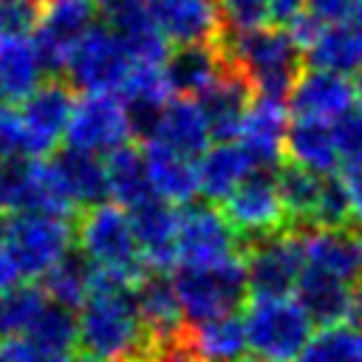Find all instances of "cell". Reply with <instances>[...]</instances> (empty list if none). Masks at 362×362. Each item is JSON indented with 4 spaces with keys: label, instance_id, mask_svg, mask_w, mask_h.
<instances>
[{
    "label": "cell",
    "instance_id": "cell-1",
    "mask_svg": "<svg viewBox=\"0 0 362 362\" xmlns=\"http://www.w3.org/2000/svg\"><path fill=\"white\" fill-rule=\"evenodd\" d=\"M79 348L90 359L141 362L153 345L133 288L96 280L79 314Z\"/></svg>",
    "mask_w": 362,
    "mask_h": 362
},
{
    "label": "cell",
    "instance_id": "cell-2",
    "mask_svg": "<svg viewBox=\"0 0 362 362\" xmlns=\"http://www.w3.org/2000/svg\"><path fill=\"white\" fill-rule=\"evenodd\" d=\"M79 255L93 266L96 280L136 288L147 272H153L139 246L130 212L116 201L88 206L76 223Z\"/></svg>",
    "mask_w": 362,
    "mask_h": 362
},
{
    "label": "cell",
    "instance_id": "cell-3",
    "mask_svg": "<svg viewBox=\"0 0 362 362\" xmlns=\"http://www.w3.org/2000/svg\"><path fill=\"white\" fill-rule=\"evenodd\" d=\"M223 57L240 68L255 85L257 96L288 102L294 82L303 74V48L288 28H255L221 37Z\"/></svg>",
    "mask_w": 362,
    "mask_h": 362
},
{
    "label": "cell",
    "instance_id": "cell-4",
    "mask_svg": "<svg viewBox=\"0 0 362 362\" xmlns=\"http://www.w3.org/2000/svg\"><path fill=\"white\" fill-rule=\"evenodd\" d=\"M173 286L184 317L192 322L235 314L252 294L243 252L206 266H175Z\"/></svg>",
    "mask_w": 362,
    "mask_h": 362
},
{
    "label": "cell",
    "instance_id": "cell-5",
    "mask_svg": "<svg viewBox=\"0 0 362 362\" xmlns=\"http://www.w3.org/2000/svg\"><path fill=\"white\" fill-rule=\"evenodd\" d=\"M249 351L269 362H297L308 345L314 320L303 303L291 294L283 297H252L243 314Z\"/></svg>",
    "mask_w": 362,
    "mask_h": 362
},
{
    "label": "cell",
    "instance_id": "cell-6",
    "mask_svg": "<svg viewBox=\"0 0 362 362\" xmlns=\"http://www.w3.org/2000/svg\"><path fill=\"white\" fill-rule=\"evenodd\" d=\"M133 59L110 23H96L68 59V82L82 93H119Z\"/></svg>",
    "mask_w": 362,
    "mask_h": 362
},
{
    "label": "cell",
    "instance_id": "cell-7",
    "mask_svg": "<svg viewBox=\"0 0 362 362\" xmlns=\"http://www.w3.org/2000/svg\"><path fill=\"white\" fill-rule=\"evenodd\" d=\"M133 133V113L119 93H82V99H76L74 105L65 144L71 150L107 156L127 144Z\"/></svg>",
    "mask_w": 362,
    "mask_h": 362
},
{
    "label": "cell",
    "instance_id": "cell-8",
    "mask_svg": "<svg viewBox=\"0 0 362 362\" xmlns=\"http://www.w3.org/2000/svg\"><path fill=\"white\" fill-rule=\"evenodd\" d=\"M76 232L71 218L45 215V212H23L14 215L6 232V246L17 257L25 277H45L62 257L71 255Z\"/></svg>",
    "mask_w": 362,
    "mask_h": 362
},
{
    "label": "cell",
    "instance_id": "cell-9",
    "mask_svg": "<svg viewBox=\"0 0 362 362\" xmlns=\"http://www.w3.org/2000/svg\"><path fill=\"white\" fill-rule=\"evenodd\" d=\"M68 79L51 76L45 79L23 105L17 107L20 130H23V156L28 158H48L54 147L65 139L76 96Z\"/></svg>",
    "mask_w": 362,
    "mask_h": 362
},
{
    "label": "cell",
    "instance_id": "cell-10",
    "mask_svg": "<svg viewBox=\"0 0 362 362\" xmlns=\"http://www.w3.org/2000/svg\"><path fill=\"white\" fill-rule=\"evenodd\" d=\"M223 215L240 235L243 246L291 229L277 175H269L266 170H257L238 184V189L223 201Z\"/></svg>",
    "mask_w": 362,
    "mask_h": 362
},
{
    "label": "cell",
    "instance_id": "cell-11",
    "mask_svg": "<svg viewBox=\"0 0 362 362\" xmlns=\"http://www.w3.org/2000/svg\"><path fill=\"white\" fill-rule=\"evenodd\" d=\"M252 297H283L297 291L305 272V252L300 229H283L272 238L243 246Z\"/></svg>",
    "mask_w": 362,
    "mask_h": 362
},
{
    "label": "cell",
    "instance_id": "cell-12",
    "mask_svg": "<svg viewBox=\"0 0 362 362\" xmlns=\"http://www.w3.org/2000/svg\"><path fill=\"white\" fill-rule=\"evenodd\" d=\"M240 252V235L215 204H187L178 209L175 266H206Z\"/></svg>",
    "mask_w": 362,
    "mask_h": 362
},
{
    "label": "cell",
    "instance_id": "cell-13",
    "mask_svg": "<svg viewBox=\"0 0 362 362\" xmlns=\"http://www.w3.org/2000/svg\"><path fill=\"white\" fill-rule=\"evenodd\" d=\"M96 0H51L45 6L42 20L31 37L45 71L59 74L68 68L74 48L96 25Z\"/></svg>",
    "mask_w": 362,
    "mask_h": 362
},
{
    "label": "cell",
    "instance_id": "cell-14",
    "mask_svg": "<svg viewBox=\"0 0 362 362\" xmlns=\"http://www.w3.org/2000/svg\"><path fill=\"white\" fill-rule=\"evenodd\" d=\"M356 88L348 76L308 68L300 74L288 93V113L291 119H311V122H339L354 110Z\"/></svg>",
    "mask_w": 362,
    "mask_h": 362
},
{
    "label": "cell",
    "instance_id": "cell-15",
    "mask_svg": "<svg viewBox=\"0 0 362 362\" xmlns=\"http://www.w3.org/2000/svg\"><path fill=\"white\" fill-rule=\"evenodd\" d=\"M144 141H161L184 156H204L209 150L212 124L198 96H173L161 105V110L153 116Z\"/></svg>",
    "mask_w": 362,
    "mask_h": 362
},
{
    "label": "cell",
    "instance_id": "cell-16",
    "mask_svg": "<svg viewBox=\"0 0 362 362\" xmlns=\"http://www.w3.org/2000/svg\"><path fill=\"white\" fill-rule=\"evenodd\" d=\"M305 266L328 272L345 283L362 280V226H303Z\"/></svg>",
    "mask_w": 362,
    "mask_h": 362
},
{
    "label": "cell",
    "instance_id": "cell-17",
    "mask_svg": "<svg viewBox=\"0 0 362 362\" xmlns=\"http://www.w3.org/2000/svg\"><path fill=\"white\" fill-rule=\"evenodd\" d=\"M286 136H288V107L283 99L255 96L240 133L238 144L252 158L255 170H272L286 156Z\"/></svg>",
    "mask_w": 362,
    "mask_h": 362
},
{
    "label": "cell",
    "instance_id": "cell-18",
    "mask_svg": "<svg viewBox=\"0 0 362 362\" xmlns=\"http://www.w3.org/2000/svg\"><path fill=\"white\" fill-rule=\"evenodd\" d=\"M153 20L175 45L218 42L223 37L218 0H156Z\"/></svg>",
    "mask_w": 362,
    "mask_h": 362
},
{
    "label": "cell",
    "instance_id": "cell-19",
    "mask_svg": "<svg viewBox=\"0 0 362 362\" xmlns=\"http://www.w3.org/2000/svg\"><path fill=\"white\" fill-rule=\"evenodd\" d=\"M255 96H257V90L249 82V76L226 59V71L221 74V79L204 96H198L201 105H204V110H206V116H209L215 141H232V139H238L240 124H243V119H246Z\"/></svg>",
    "mask_w": 362,
    "mask_h": 362
},
{
    "label": "cell",
    "instance_id": "cell-20",
    "mask_svg": "<svg viewBox=\"0 0 362 362\" xmlns=\"http://www.w3.org/2000/svg\"><path fill=\"white\" fill-rule=\"evenodd\" d=\"M144 260L153 272H164L175 263V235H178V209L175 204L153 195L139 206L127 209Z\"/></svg>",
    "mask_w": 362,
    "mask_h": 362
},
{
    "label": "cell",
    "instance_id": "cell-21",
    "mask_svg": "<svg viewBox=\"0 0 362 362\" xmlns=\"http://www.w3.org/2000/svg\"><path fill=\"white\" fill-rule=\"evenodd\" d=\"M226 71V57L218 42L178 45L164 62L167 85L175 96H204Z\"/></svg>",
    "mask_w": 362,
    "mask_h": 362
},
{
    "label": "cell",
    "instance_id": "cell-22",
    "mask_svg": "<svg viewBox=\"0 0 362 362\" xmlns=\"http://www.w3.org/2000/svg\"><path fill=\"white\" fill-rule=\"evenodd\" d=\"M144 158L153 192L175 206L192 204V198L201 192L198 187V161L192 156H184L161 141H144Z\"/></svg>",
    "mask_w": 362,
    "mask_h": 362
},
{
    "label": "cell",
    "instance_id": "cell-23",
    "mask_svg": "<svg viewBox=\"0 0 362 362\" xmlns=\"http://www.w3.org/2000/svg\"><path fill=\"white\" fill-rule=\"evenodd\" d=\"M139 314L144 320V328L150 339H170L184 334V308L175 294L173 277H164L161 272H147L141 283L133 288Z\"/></svg>",
    "mask_w": 362,
    "mask_h": 362
},
{
    "label": "cell",
    "instance_id": "cell-24",
    "mask_svg": "<svg viewBox=\"0 0 362 362\" xmlns=\"http://www.w3.org/2000/svg\"><path fill=\"white\" fill-rule=\"evenodd\" d=\"M308 68L359 76L362 74V25L354 23H322L317 37L305 45Z\"/></svg>",
    "mask_w": 362,
    "mask_h": 362
},
{
    "label": "cell",
    "instance_id": "cell-25",
    "mask_svg": "<svg viewBox=\"0 0 362 362\" xmlns=\"http://www.w3.org/2000/svg\"><path fill=\"white\" fill-rule=\"evenodd\" d=\"M252 173L257 170L238 141H215L204 156H198V187L209 204H223Z\"/></svg>",
    "mask_w": 362,
    "mask_h": 362
},
{
    "label": "cell",
    "instance_id": "cell-26",
    "mask_svg": "<svg viewBox=\"0 0 362 362\" xmlns=\"http://www.w3.org/2000/svg\"><path fill=\"white\" fill-rule=\"evenodd\" d=\"M286 156L291 164L305 167L317 175H334L342 164L337 150L334 124L311 122V119H291L286 136Z\"/></svg>",
    "mask_w": 362,
    "mask_h": 362
},
{
    "label": "cell",
    "instance_id": "cell-27",
    "mask_svg": "<svg viewBox=\"0 0 362 362\" xmlns=\"http://www.w3.org/2000/svg\"><path fill=\"white\" fill-rule=\"evenodd\" d=\"M351 291H354V283H345V280H339L328 272L311 269V266H305V272L297 283V300L303 303V308L320 328L348 322Z\"/></svg>",
    "mask_w": 362,
    "mask_h": 362
},
{
    "label": "cell",
    "instance_id": "cell-28",
    "mask_svg": "<svg viewBox=\"0 0 362 362\" xmlns=\"http://www.w3.org/2000/svg\"><path fill=\"white\" fill-rule=\"evenodd\" d=\"M45 65L34 40L0 37V93L6 102H23L42 85Z\"/></svg>",
    "mask_w": 362,
    "mask_h": 362
},
{
    "label": "cell",
    "instance_id": "cell-29",
    "mask_svg": "<svg viewBox=\"0 0 362 362\" xmlns=\"http://www.w3.org/2000/svg\"><path fill=\"white\" fill-rule=\"evenodd\" d=\"M187 339L195 348L198 359L204 362H240L243 354L249 351L246 325L243 317L238 314L192 322L187 328Z\"/></svg>",
    "mask_w": 362,
    "mask_h": 362
},
{
    "label": "cell",
    "instance_id": "cell-30",
    "mask_svg": "<svg viewBox=\"0 0 362 362\" xmlns=\"http://www.w3.org/2000/svg\"><path fill=\"white\" fill-rule=\"evenodd\" d=\"M105 170H107V195L124 206L133 209L141 201L153 198V184H150V173H147V158L144 150L133 147L130 141L122 144L119 150L107 153L105 158Z\"/></svg>",
    "mask_w": 362,
    "mask_h": 362
},
{
    "label": "cell",
    "instance_id": "cell-31",
    "mask_svg": "<svg viewBox=\"0 0 362 362\" xmlns=\"http://www.w3.org/2000/svg\"><path fill=\"white\" fill-rule=\"evenodd\" d=\"M54 161L68 184V192L76 201V206L102 204V198L107 195V170L96 153H82V150L65 147L62 153L54 156Z\"/></svg>",
    "mask_w": 362,
    "mask_h": 362
},
{
    "label": "cell",
    "instance_id": "cell-32",
    "mask_svg": "<svg viewBox=\"0 0 362 362\" xmlns=\"http://www.w3.org/2000/svg\"><path fill=\"white\" fill-rule=\"evenodd\" d=\"M48 305V291L34 283H20L11 291L0 294V342L25 337Z\"/></svg>",
    "mask_w": 362,
    "mask_h": 362
},
{
    "label": "cell",
    "instance_id": "cell-33",
    "mask_svg": "<svg viewBox=\"0 0 362 362\" xmlns=\"http://www.w3.org/2000/svg\"><path fill=\"white\" fill-rule=\"evenodd\" d=\"M96 283V272L93 266L82 257V255H68L62 257L45 277H42V288L48 291L51 303L65 305V308H82V303L88 300V294L93 291Z\"/></svg>",
    "mask_w": 362,
    "mask_h": 362
},
{
    "label": "cell",
    "instance_id": "cell-34",
    "mask_svg": "<svg viewBox=\"0 0 362 362\" xmlns=\"http://www.w3.org/2000/svg\"><path fill=\"white\" fill-rule=\"evenodd\" d=\"M322 178L325 175H317V173H311L305 167H297L291 161L283 164L280 173H277V184H280V195H283L286 212H288L291 223H297L300 229L311 226V221H314L320 189H322Z\"/></svg>",
    "mask_w": 362,
    "mask_h": 362
},
{
    "label": "cell",
    "instance_id": "cell-35",
    "mask_svg": "<svg viewBox=\"0 0 362 362\" xmlns=\"http://www.w3.org/2000/svg\"><path fill=\"white\" fill-rule=\"evenodd\" d=\"M297 362H362V328L351 322L320 328Z\"/></svg>",
    "mask_w": 362,
    "mask_h": 362
},
{
    "label": "cell",
    "instance_id": "cell-36",
    "mask_svg": "<svg viewBox=\"0 0 362 362\" xmlns=\"http://www.w3.org/2000/svg\"><path fill=\"white\" fill-rule=\"evenodd\" d=\"M218 8L229 34L255 31L272 20V0H218Z\"/></svg>",
    "mask_w": 362,
    "mask_h": 362
},
{
    "label": "cell",
    "instance_id": "cell-37",
    "mask_svg": "<svg viewBox=\"0 0 362 362\" xmlns=\"http://www.w3.org/2000/svg\"><path fill=\"white\" fill-rule=\"evenodd\" d=\"M42 0H0V37H28L42 20Z\"/></svg>",
    "mask_w": 362,
    "mask_h": 362
},
{
    "label": "cell",
    "instance_id": "cell-38",
    "mask_svg": "<svg viewBox=\"0 0 362 362\" xmlns=\"http://www.w3.org/2000/svg\"><path fill=\"white\" fill-rule=\"evenodd\" d=\"M0 362H74V351L51 348L34 337L0 342Z\"/></svg>",
    "mask_w": 362,
    "mask_h": 362
},
{
    "label": "cell",
    "instance_id": "cell-39",
    "mask_svg": "<svg viewBox=\"0 0 362 362\" xmlns=\"http://www.w3.org/2000/svg\"><path fill=\"white\" fill-rule=\"evenodd\" d=\"M334 136H337V150L345 167L362 164V113L351 110L339 122H334Z\"/></svg>",
    "mask_w": 362,
    "mask_h": 362
},
{
    "label": "cell",
    "instance_id": "cell-40",
    "mask_svg": "<svg viewBox=\"0 0 362 362\" xmlns=\"http://www.w3.org/2000/svg\"><path fill=\"white\" fill-rule=\"evenodd\" d=\"M99 11L113 28H127L141 20H153L156 0H96Z\"/></svg>",
    "mask_w": 362,
    "mask_h": 362
},
{
    "label": "cell",
    "instance_id": "cell-41",
    "mask_svg": "<svg viewBox=\"0 0 362 362\" xmlns=\"http://www.w3.org/2000/svg\"><path fill=\"white\" fill-rule=\"evenodd\" d=\"M308 11L322 23L362 25V0H308Z\"/></svg>",
    "mask_w": 362,
    "mask_h": 362
},
{
    "label": "cell",
    "instance_id": "cell-42",
    "mask_svg": "<svg viewBox=\"0 0 362 362\" xmlns=\"http://www.w3.org/2000/svg\"><path fill=\"white\" fill-rule=\"evenodd\" d=\"M305 14H308V0H272V23L280 28H291Z\"/></svg>",
    "mask_w": 362,
    "mask_h": 362
},
{
    "label": "cell",
    "instance_id": "cell-43",
    "mask_svg": "<svg viewBox=\"0 0 362 362\" xmlns=\"http://www.w3.org/2000/svg\"><path fill=\"white\" fill-rule=\"evenodd\" d=\"M345 189H348V201H351V215H354V223L362 226V164L356 167H348L345 175Z\"/></svg>",
    "mask_w": 362,
    "mask_h": 362
},
{
    "label": "cell",
    "instance_id": "cell-44",
    "mask_svg": "<svg viewBox=\"0 0 362 362\" xmlns=\"http://www.w3.org/2000/svg\"><path fill=\"white\" fill-rule=\"evenodd\" d=\"M20 277H25V274H23L17 257L8 252V246H0V294L20 286Z\"/></svg>",
    "mask_w": 362,
    "mask_h": 362
},
{
    "label": "cell",
    "instance_id": "cell-45",
    "mask_svg": "<svg viewBox=\"0 0 362 362\" xmlns=\"http://www.w3.org/2000/svg\"><path fill=\"white\" fill-rule=\"evenodd\" d=\"M356 110L362 113V74H359V85H356Z\"/></svg>",
    "mask_w": 362,
    "mask_h": 362
},
{
    "label": "cell",
    "instance_id": "cell-46",
    "mask_svg": "<svg viewBox=\"0 0 362 362\" xmlns=\"http://www.w3.org/2000/svg\"><path fill=\"white\" fill-rule=\"evenodd\" d=\"M6 212H0V240L6 238V232H8V223H6V218H3Z\"/></svg>",
    "mask_w": 362,
    "mask_h": 362
},
{
    "label": "cell",
    "instance_id": "cell-47",
    "mask_svg": "<svg viewBox=\"0 0 362 362\" xmlns=\"http://www.w3.org/2000/svg\"><path fill=\"white\" fill-rule=\"evenodd\" d=\"M3 158H8V150H6V147H3V141H0V161H3Z\"/></svg>",
    "mask_w": 362,
    "mask_h": 362
},
{
    "label": "cell",
    "instance_id": "cell-48",
    "mask_svg": "<svg viewBox=\"0 0 362 362\" xmlns=\"http://www.w3.org/2000/svg\"><path fill=\"white\" fill-rule=\"evenodd\" d=\"M79 362H105V359H90V356H85V359H79Z\"/></svg>",
    "mask_w": 362,
    "mask_h": 362
},
{
    "label": "cell",
    "instance_id": "cell-49",
    "mask_svg": "<svg viewBox=\"0 0 362 362\" xmlns=\"http://www.w3.org/2000/svg\"><path fill=\"white\" fill-rule=\"evenodd\" d=\"M255 362H269V359H255Z\"/></svg>",
    "mask_w": 362,
    "mask_h": 362
}]
</instances>
